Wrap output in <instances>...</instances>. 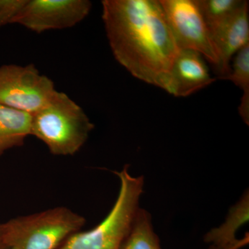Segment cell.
Segmentation results:
<instances>
[{
	"label": "cell",
	"mask_w": 249,
	"mask_h": 249,
	"mask_svg": "<svg viewBox=\"0 0 249 249\" xmlns=\"http://www.w3.org/2000/svg\"><path fill=\"white\" fill-rule=\"evenodd\" d=\"M88 0H27L14 24L37 34L74 27L89 15Z\"/></svg>",
	"instance_id": "52a82bcc"
},
{
	"label": "cell",
	"mask_w": 249,
	"mask_h": 249,
	"mask_svg": "<svg viewBox=\"0 0 249 249\" xmlns=\"http://www.w3.org/2000/svg\"><path fill=\"white\" fill-rule=\"evenodd\" d=\"M85 222L71 210L54 208L3 223L5 241L9 249H58Z\"/></svg>",
	"instance_id": "277c9868"
},
{
	"label": "cell",
	"mask_w": 249,
	"mask_h": 249,
	"mask_svg": "<svg viewBox=\"0 0 249 249\" xmlns=\"http://www.w3.org/2000/svg\"><path fill=\"white\" fill-rule=\"evenodd\" d=\"M160 2L179 49L200 53L216 71L217 53L196 0H160Z\"/></svg>",
	"instance_id": "8992f818"
},
{
	"label": "cell",
	"mask_w": 249,
	"mask_h": 249,
	"mask_svg": "<svg viewBox=\"0 0 249 249\" xmlns=\"http://www.w3.org/2000/svg\"><path fill=\"white\" fill-rule=\"evenodd\" d=\"M27 0H0V29L14 24Z\"/></svg>",
	"instance_id": "9a60e30c"
},
{
	"label": "cell",
	"mask_w": 249,
	"mask_h": 249,
	"mask_svg": "<svg viewBox=\"0 0 249 249\" xmlns=\"http://www.w3.org/2000/svg\"><path fill=\"white\" fill-rule=\"evenodd\" d=\"M230 72L223 80H230L243 91L239 113L246 124H249V44L235 54Z\"/></svg>",
	"instance_id": "4fadbf2b"
},
{
	"label": "cell",
	"mask_w": 249,
	"mask_h": 249,
	"mask_svg": "<svg viewBox=\"0 0 249 249\" xmlns=\"http://www.w3.org/2000/svg\"><path fill=\"white\" fill-rule=\"evenodd\" d=\"M249 192L245 193L237 204L229 210L224 224L210 231L204 237L206 243L218 249H240L249 243V236L242 240L236 238V232L242 226L249 222Z\"/></svg>",
	"instance_id": "30bf717a"
},
{
	"label": "cell",
	"mask_w": 249,
	"mask_h": 249,
	"mask_svg": "<svg viewBox=\"0 0 249 249\" xmlns=\"http://www.w3.org/2000/svg\"><path fill=\"white\" fill-rule=\"evenodd\" d=\"M249 5L245 1L231 18L211 33L218 58V79L223 80L229 74L232 56L249 44Z\"/></svg>",
	"instance_id": "ba28073f"
},
{
	"label": "cell",
	"mask_w": 249,
	"mask_h": 249,
	"mask_svg": "<svg viewBox=\"0 0 249 249\" xmlns=\"http://www.w3.org/2000/svg\"><path fill=\"white\" fill-rule=\"evenodd\" d=\"M120 180L117 199L106 218L87 231L69 237L58 249H121L137 211L143 189V177H133L127 166L114 172Z\"/></svg>",
	"instance_id": "3957f363"
},
{
	"label": "cell",
	"mask_w": 249,
	"mask_h": 249,
	"mask_svg": "<svg viewBox=\"0 0 249 249\" xmlns=\"http://www.w3.org/2000/svg\"><path fill=\"white\" fill-rule=\"evenodd\" d=\"M246 0H196L210 33L225 22L245 4Z\"/></svg>",
	"instance_id": "5bb4252c"
},
{
	"label": "cell",
	"mask_w": 249,
	"mask_h": 249,
	"mask_svg": "<svg viewBox=\"0 0 249 249\" xmlns=\"http://www.w3.org/2000/svg\"><path fill=\"white\" fill-rule=\"evenodd\" d=\"M32 115L0 104V156L31 136Z\"/></svg>",
	"instance_id": "8fae6325"
},
{
	"label": "cell",
	"mask_w": 249,
	"mask_h": 249,
	"mask_svg": "<svg viewBox=\"0 0 249 249\" xmlns=\"http://www.w3.org/2000/svg\"><path fill=\"white\" fill-rule=\"evenodd\" d=\"M53 81L34 65L0 67V104L31 115L49 102L56 92Z\"/></svg>",
	"instance_id": "5b68a950"
},
{
	"label": "cell",
	"mask_w": 249,
	"mask_h": 249,
	"mask_svg": "<svg viewBox=\"0 0 249 249\" xmlns=\"http://www.w3.org/2000/svg\"></svg>",
	"instance_id": "ac0fdd59"
},
{
	"label": "cell",
	"mask_w": 249,
	"mask_h": 249,
	"mask_svg": "<svg viewBox=\"0 0 249 249\" xmlns=\"http://www.w3.org/2000/svg\"><path fill=\"white\" fill-rule=\"evenodd\" d=\"M0 249H9L5 241L4 227L3 223H0Z\"/></svg>",
	"instance_id": "2e32d148"
},
{
	"label": "cell",
	"mask_w": 249,
	"mask_h": 249,
	"mask_svg": "<svg viewBox=\"0 0 249 249\" xmlns=\"http://www.w3.org/2000/svg\"><path fill=\"white\" fill-rule=\"evenodd\" d=\"M102 18L113 55L135 78L168 91L179 49L160 1L104 0Z\"/></svg>",
	"instance_id": "6da1fadb"
},
{
	"label": "cell",
	"mask_w": 249,
	"mask_h": 249,
	"mask_svg": "<svg viewBox=\"0 0 249 249\" xmlns=\"http://www.w3.org/2000/svg\"><path fill=\"white\" fill-rule=\"evenodd\" d=\"M94 124L66 93L57 91L32 115L31 136L44 142L54 155H73L88 140Z\"/></svg>",
	"instance_id": "7a4b0ae2"
},
{
	"label": "cell",
	"mask_w": 249,
	"mask_h": 249,
	"mask_svg": "<svg viewBox=\"0 0 249 249\" xmlns=\"http://www.w3.org/2000/svg\"><path fill=\"white\" fill-rule=\"evenodd\" d=\"M215 80L211 77L200 53L181 49L174 62L167 92L176 97H186L212 84Z\"/></svg>",
	"instance_id": "9c48e42d"
},
{
	"label": "cell",
	"mask_w": 249,
	"mask_h": 249,
	"mask_svg": "<svg viewBox=\"0 0 249 249\" xmlns=\"http://www.w3.org/2000/svg\"><path fill=\"white\" fill-rule=\"evenodd\" d=\"M209 249H218L216 248V247H213V246H211V247H210V248Z\"/></svg>",
	"instance_id": "e0dca14e"
},
{
	"label": "cell",
	"mask_w": 249,
	"mask_h": 249,
	"mask_svg": "<svg viewBox=\"0 0 249 249\" xmlns=\"http://www.w3.org/2000/svg\"><path fill=\"white\" fill-rule=\"evenodd\" d=\"M121 249H161L154 231L151 215L145 210L139 208L137 211Z\"/></svg>",
	"instance_id": "7c38bea8"
}]
</instances>
